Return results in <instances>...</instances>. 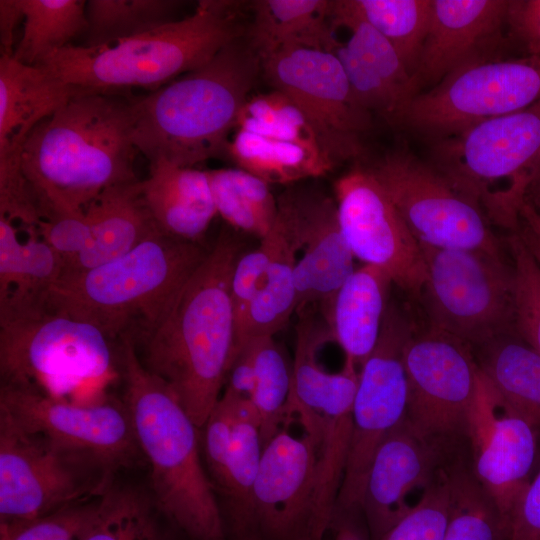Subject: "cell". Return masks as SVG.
I'll return each instance as SVG.
<instances>
[{"mask_svg":"<svg viewBox=\"0 0 540 540\" xmlns=\"http://www.w3.org/2000/svg\"><path fill=\"white\" fill-rule=\"evenodd\" d=\"M0 416L116 473L146 463L123 400L77 403L0 385Z\"/></svg>","mask_w":540,"mask_h":540,"instance_id":"obj_17","label":"cell"},{"mask_svg":"<svg viewBox=\"0 0 540 540\" xmlns=\"http://www.w3.org/2000/svg\"><path fill=\"white\" fill-rule=\"evenodd\" d=\"M334 0H257L247 42L261 61L287 47L334 52L336 38Z\"/></svg>","mask_w":540,"mask_h":540,"instance_id":"obj_29","label":"cell"},{"mask_svg":"<svg viewBox=\"0 0 540 540\" xmlns=\"http://www.w3.org/2000/svg\"><path fill=\"white\" fill-rule=\"evenodd\" d=\"M538 431L511 410L480 372L471 422V465L509 530L513 508L531 480Z\"/></svg>","mask_w":540,"mask_h":540,"instance_id":"obj_21","label":"cell"},{"mask_svg":"<svg viewBox=\"0 0 540 540\" xmlns=\"http://www.w3.org/2000/svg\"><path fill=\"white\" fill-rule=\"evenodd\" d=\"M275 225L279 231L278 248L267 277L236 335L234 360L249 341L260 337H274L297 311L296 250L277 217Z\"/></svg>","mask_w":540,"mask_h":540,"instance_id":"obj_36","label":"cell"},{"mask_svg":"<svg viewBox=\"0 0 540 540\" xmlns=\"http://www.w3.org/2000/svg\"><path fill=\"white\" fill-rule=\"evenodd\" d=\"M334 15V13H333ZM337 28L350 31L334 54L339 59L358 103L390 126L417 95L413 78L391 44L367 23L334 15Z\"/></svg>","mask_w":540,"mask_h":540,"instance_id":"obj_24","label":"cell"},{"mask_svg":"<svg viewBox=\"0 0 540 540\" xmlns=\"http://www.w3.org/2000/svg\"><path fill=\"white\" fill-rule=\"evenodd\" d=\"M506 33L518 56L540 58V0H509Z\"/></svg>","mask_w":540,"mask_h":540,"instance_id":"obj_47","label":"cell"},{"mask_svg":"<svg viewBox=\"0 0 540 540\" xmlns=\"http://www.w3.org/2000/svg\"><path fill=\"white\" fill-rule=\"evenodd\" d=\"M244 346L252 356L255 388L250 401L265 445L294 419L290 410L292 365L272 336L251 340Z\"/></svg>","mask_w":540,"mask_h":540,"instance_id":"obj_39","label":"cell"},{"mask_svg":"<svg viewBox=\"0 0 540 540\" xmlns=\"http://www.w3.org/2000/svg\"><path fill=\"white\" fill-rule=\"evenodd\" d=\"M279 244V231H271L260 240L257 248L242 253L233 268L230 280V297L235 319V338L248 309L263 285Z\"/></svg>","mask_w":540,"mask_h":540,"instance_id":"obj_45","label":"cell"},{"mask_svg":"<svg viewBox=\"0 0 540 540\" xmlns=\"http://www.w3.org/2000/svg\"><path fill=\"white\" fill-rule=\"evenodd\" d=\"M232 540H260V539L254 536H241V537L234 538Z\"/></svg>","mask_w":540,"mask_h":540,"instance_id":"obj_54","label":"cell"},{"mask_svg":"<svg viewBox=\"0 0 540 540\" xmlns=\"http://www.w3.org/2000/svg\"><path fill=\"white\" fill-rule=\"evenodd\" d=\"M241 248L222 231L158 325L134 341L142 365L164 382L198 428L220 399L235 357L230 280Z\"/></svg>","mask_w":540,"mask_h":540,"instance_id":"obj_2","label":"cell"},{"mask_svg":"<svg viewBox=\"0 0 540 540\" xmlns=\"http://www.w3.org/2000/svg\"><path fill=\"white\" fill-rule=\"evenodd\" d=\"M226 155L238 166L266 183L292 184L327 174L333 163L321 152L241 129L229 139Z\"/></svg>","mask_w":540,"mask_h":540,"instance_id":"obj_34","label":"cell"},{"mask_svg":"<svg viewBox=\"0 0 540 540\" xmlns=\"http://www.w3.org/2000/svg\"><path fill=\"white\" fill-rule=\"evenodd\" d=\"M413 328L410 317L397 304L390 303L377 345L360 366L349 454L334 515L361 514L365 481L374 454L406 416L408 385L403 349Z\"/></svg>","mask_w":540,"mask_h":540,"instance_id":"obj_15","label":"cell"},{"mask_svg":"<svg viewBox=\"0 0 540 540\" xmlns=\"http://www.w3.org/2000/svg\"><path fill=\"white\" fill-rule=\"evenodd\" d=\"M116 475L0 416V525L29 522L96 498Z\"/></svg>","mask_w":540,"mask_h":540,"instance_id":"obj_11","label":"cell"},{"mask_svg":"<svg viewBox=\"0 0 540 540\" xmlns=\"http://www.w3.org/2000/svg\"><path fill=\"white\" fill-rule=\"evenodd\" d=\"M425 281L418 300L427 326L446 332L472 349L515 330V273L508 250L421 245ZM507 248V247H506Z\"/></svg>","mask_w":540,"mask_h":540,"instance_id":"obj_10","label":"cell"},{"mask_svg":"<svg viewBox=\"0 0 540 540\" xmlns=\"http://www.w3.org/2000/svg\"><path fill=\"white\" fill-rule=\"evenodd\" d=\"M277 218L296 250L297 312L312 304L324 308L354 272V256L342 233L335 198L299 186L277 197Z\"/></svg>","mask_w":540,"mask_h":540,"instance_id":"obj_20","label":"cell"},{"mask_svg":"<svg viewBox=\"0 0 540 540\" xmlns=\"http://www.w3.org/2000/svg\"><path fill=\"white\" fill-rule=\"evenodd\" d=\"M208 253L199 242L159 231L121 257L61 276L46 298L113 342L125 335L137 341L158 325Z\"/></svg>","mask_w":540,"mask_h":540,"instance_id":"obj_6","label":"cell"},{"mask_svg":"<svg viewBox=\"0 0 540 540\" xmlns=\"http://www.w3.org/2000/svg\"><path fill=\"white\" fill-rule=\"evenodd\" d=\"M36 231L62 258L63 264L78 255L90 238V227L84 212L44 220Z\"/></svg>","mask_w":540,"mask_h":540,"instance_id":"obj_48","label":"cell"},{"mask_svg":"<svg viewBox=\"0 0 540 540\" xmlns=\"http://www.w3.org/2000/svg\"><path fill=\"white\" fill-rule=\"evenodd\" d=\"M140 189L154 222L171 237L199 242L217 215L206 170L157 159Z\"/></svg>","mask_w":540,"mask_h":540,"instance_id":"obj_27","label":"cell"},{"mask_svg":"<svg viewBox=\"0 0 540 540\" xmlns=\"http://www.w3.org/2000/svg\"><path fill=\"white\" fill-rule=\"evenodd\" d=\"M217 214L260 240L271 231L278 201L268 183L240 168L206 170Z\"/></svg>","mask_w":540,"mask_h":540,"instance_id":"obj_37","label":"cell"},{"mask_svg":"<svg viewBox=\"0 0 540 540\" xmlns=\"http://www.w3.org/2000/svg\"><path fill=\"white\" fill-rule=\"evenodd\" d=\"M452 516L444 540H508V526L473 473L471 457L449 463Z\"/></svg>","mask_w":540,"mask_h":540,"instance_id":"obj_40","label":"cell"},{"mask_svg":"<svg viewBox=\"0 0 540 540\" xmlns=\"http://www.w3.org/2000/svg\"><path fill=\"white\" fill-rule=\"evenodd\" d=\"M314 494L312 446L305 435L284 428L264 445L246 524L230 540H325L317 527Z\"/></svg>","mask_w":540,"mask_h":540,"instance_id":"obj_19","label":"cell"},{"mask_svg":"<svg viewBox=\"0 0 540 540\" xmlns=\"http://www.w3.org/2000/svg\"><path fill=\"white\" fill-rule=\"evenodd\" d=\"M525 201L540 216V171L528 186L525 194Z\"/></svg>","mask_w":540,"mask_h":540,"instance_id":"obj_53","label":"cell"},{"mask_svg":"<svg viewBox=\"0 0 540 540\" xmlns=\"http://www.w3.org/2000/svg\"><path fill=\"white\" fill-rule=\"evenodd\" d=\"M230 395L234 405L232 439L224 475L217 488L228 540L244 528L264 444L256 411L249 399Z\"/></svg>","mask_w":540,"mask_h":540,"instance_id":"obj_32","label":"cell"},{"mask_svg":"<svg viewBox=\"0 0 540 540\" xmlns=\"http://www.w3.org/2000/svg\"><path fill=\"white\" fill-rule=\"evenodd\" d=\"M243 7L240 1L201 0L192 14L152 31L97 47L72 44L35 66L84 89L153 92L242 38Z\"/></svg>","mask_w":540,"mask_h":540,"instance_id":"obj_5","label":"cell"},{"mask_svg":"<svg viewBox=\"0 0 540 540\" xmlns=\"http://www.w3.org/2000/svg\"><path fill=\"white\" fill-rule=\"evenodd\" d=\"M328 341L323 326L304 318L297 327L292 364L290 410L298 419L315 457L314 505L318 530L330 531L342 484L352 433V409L358 387L357 366L345 360L342 370L329 372L317 360Z\"/></svg>","mask_w":540,"mask_h":540,"instance_id":"obj_9","label":"cell"},{"mask_svg":"<svg viewBox=\"0 0 540 540\" xmlns=\"http://www.w3.org/2000/svg\"><path fill=\"white\" fill-rule=\"evenodd\" d=\"M509 0H431V14L413 74L417 94L475 62L504 57L509 45L506 15Z\"/></svg>","mask_w":540,"mask_h":540,"instance_id":"obj_23","label":"cell"},{"mask_svg":"<svg viewBox=\"0 0 540 540\" xmlns=\"http://www.w3.org/2000/svg\"><path fill=\"white\" fill-rule=\"evenodd\" d=\"M96 498L69 505L29 522L0 525V540H78Z\"/></svg>","mask_w":540,"mask_h":540,"instance_id":"obj_46","label":"cell"},{"mask_svg":"<svg viewBox=\"0 0 540 540\" xmlns=\"http://www.w3.org/2000/svg\"><path fill=\"white\" fill-rule=\"evenodd\" d=\"M429 163L494 227L513 232L527 188L540 171V100L433 141Z\"/></svg>","mask_w":540,"mask_h":540,"instance_id":"obj_8","label":"cell"},{"mask_svg":"<svg viewBox=\"0 0 540 540\" xmlns=\"http://www.w3.org/2000/svg\"><path fill=\"white\" fill-rule=\"evenodd\" d=\"M472 350L479 371L500 399L540 430V354L516 331Z\"/></svg>","mask_w":540,"mask_h":540,"instance_id":"obj_30","label":"cell"},{"mask_svg":"<svg viewBox=\"0 0 540 540\" xmlns=\"http://www.w3.org/2000/svg\"><path fill=\"white\" fill-rule=\"evenodd\" d=\"M262 74L301 109L334 166L364 155L373 116L358 103L334 52L283 48L262 60Z\"/></svg>","mask_w":540,"mask_h":540,"instance_id":"obj_16","label":"cell"},{"mask_svg":"<svg viewBox=\"0 0 540 540\" xmlns=\"http://www.w3.org/2000/svg\"><path fill=\"white\" fill-rule=\"evenodd\" d=\"M236 129L322 153L314 130L301 109L278 90L250 95L239 113Z\"/></svg>","mask_w":540,"mask_h":540,"instance_id":"obj_42","label":"cell"},{"mask_svg":"<svg viewBox=\"0 0 540 540\" xmlns=\"http://www.w3.org/2000/svg\"><path fill=\"white\" fill-rule=\"evenodd\" d=\"M261 73L260 57L240 38L200 68L140 96L137 150L149 162L182 167L226 155L229 134Z\"/></svg>","mask_w":540,"mask_h":540,"instance_id":"obj_4","label":"cell"},{"mask_svg":"<svg viewBox=\"0 0 540 540\" xmlns=\"http://www.w3.org/2000/svg\"><path fill=\"white\" fill-rule=\"evenodd\" d=\"M24 21L20 0H0V47L1 55L13 57L15 30Z\"/></svg>","mask_w":540,"mask_h":540,"instance_id":"obj_50","label":"cell"},{"mask_svg":"<svg viewBox=\"0 0 540 540\" xmlns=\"http://www.w3.org/2000/svg\"><path fill=\"white\" fill-rule=\"evenodd\" d=\"M185 539L158 508L149 489L115 480L95 499L78 540Z\"/></svg>","mask_w":540,"mask_h":540,"instance_id":"obj_31","label":"cell"},{"mask_svg":"<svg viewBox=\"0 0 540 540\" xmlns=\"http://www.w3.org/2000/svg\"><path fill=\"white\" fill-rule=\"evenodd\" d=\"M80 90L45 69L1 55L0 174L22 170V151L31 132Z\"/></svg>","mask_w":540,"mask_h":540,"instance_id":"obj_25","label":"cell"},{"mask_svg":"<svg viewBox=\"0 0 540 540\" xmlns=\"http://www.w3.org/2000/svg\"><path fill=\"white\" fill-rule=\"evenodd\" d=\"M333 13L374 28L395 49L413 77L429 26L431 0H334Z\"/></svg>","mask_w":540,"mask_h":540,"instance_id":"obj_35","label":"cell"},{"mask_svg":"<svg viewBox=\"0 0 540 540\" xmlns=\"http://www.w3.org/2000/svg\"><path fill=\"white\" fill-rule=\"evenodd\" d=\"M96 326L36 299L0 301V385L73 401L119 373L116 347Z\"/></svg>","mask_w":540,"mask_h":540,"instance_id":"obj_7","label":"cell"},{"mask_svg":"<svg viewBox=\"0 0 540 540\" xmlns=\"http://www.w3.org/2000/svg\"><path fill=\"white\" fill-rule=\"evenodd\" d=\"M139 99L81 88L31 132L21 164L44 220L83 213L107 188L139 180L133 141Z\"/></svg>","mask_w":540,"mask_h":540,"instance_id":"obj_1","label":"cell"},{"mask_svg":"<svg viewBox=\"0 0 540 540\" xmlns=\"http://www.w3.org/2000/svg\"><path fill=\"white\" fill-rule=\"evenodd\" d=\"M176 0H90L84 46L97 47L131 38L176 21Z\"/></svg>","mask_w":540,"mask_h":540,"instance_id":"obj_41","label":"cell"},{"mask_svg":"<svg viewBox=\"0 0 540 540\" xmlns=\"http://www.w3.org/2000/svg\"><path fill=\"white\" fill-rule=\"evenodd\" d=\"M123 402L149 467V491L185 540H228L207 473L200 428L169 388L140 362L131 336L116 341Z\"/></svg>","mask_w":540,"mask_h":540,"instance_id":"obj_3","label":"cell"},{"mask_svg":"<svg viewBox=\"0 0 540 540\" xmlns=\"http://www.w3.org/2000/svg\"><path fill=\"white\" fill-rule=\"evenodd\" d=\"M90 238L63 264L61 276L84 272L126 254L161 231L149 213L140 180L104 190L85 209Z\"/></svg>","mask_w":540,"mask_h":540,"instance_id":"obj_26","label":"cell"},{"mask_svg":"<svg viewBox=\"0 0 540 540\" xmlns=\"http://www.w3.org/2000/svg\"><path fill=\"white\" fill-rule=\"evenodd\" d=\"M342 233L354 258L385 272L393 284L418 299L426 269L421 244L364 166L334 184Z\"/></svg>","mask_w":540,"mask_h":540,"instance_id":"obj_18","label":"cell"},{"mask_svg":"<svg viewBox=\"0 0 540 540\" xmlns=\"http://www.w3.org/2000/svg\"><path fill=\"white\" fill-rule=\"evenodd\" d=\"M452 457L423 488L417 504L411 506L380 540H444L453 508L449 472Z\"/></svg>","mask_w":540,"mask_h":540,"instance_id":"obj_43","label":"cell"},{"mask_svg":"<svg viewBox=\"0 0 540 540\" xmlns=\"http://www.w3.org/2000/svg\"><path fill=\"white\" fill-rule=\"evenodd\" d=\"M539 100V57L487 59L469 64L417 94L395 127L436 141Z\"/></svg>","mask_w":540,"mask_h":540,"instance_id":"obj_12","label":"cell"},{"mask_svg":"<svg viewBox=\"0 0 540 540\" xmlns=\"http://www.w3.org/2000/svg\"><path fill=\"white\" fill-rule=\"evenodd\" d=\"M508 540H540V467L513 508Z\"/></svg>","mask_w":540,"mask_h":540,"instance_id":"obj_49","label":"cell"},{"mask_svg":"<svg viewBox=\"0 0 540 540\" xmlns=\"http://www.w3.org/2000/svg\"><path fill=\"white\" fill-rule=\"evenodd\" d=\"M23 34L13 58L29 66L66 46L88 30L83 0H20Z\"/></svg>","mask_w":540,"mask_h":540,"instance_id":"obj_38","label":"cell"},{"mask_svg":"<svg viewBox=\"0 0 540 540\" xmlns=\"http://www.w3.org/2000/svg\"><path fill=\"white\" fill-rule=\"evenodd\" d=\"M366 169L421 245L507 252L483 211L436 168L406 149L386 152Z\"/></svg>","mask_w":540,"mask_h":540,"instance_id":"obj_13","label":"cell"},{"mask_svg":"<svg viewBox=\"0 0 540 540\" xmlns=\"http://www.w3.org/2000/svg\"><path fill=\"white\" fill-rule=\"evenodd\" d=\"M468 444L422 437L405 416L380 443L367 473L360 512L371 540H380L410 510L406 497L413 489H423Z\"/></svg>","mask_w":540,"mask_h":540,"instance_id":"obj_22","label":"cell"},{"mask_svg":"<svg viewBox=\"0 0 540 540\" xmlns=\"http://www.w3.org/2000/svg\"><path fill=\"white\" fill-rule=\"evenodd\" d=\"M504 239L515 273V330L540 354V266L516 232Z\"/></svg>","mask_w":540,"mask_h":540,"instance_id":"obj_44","label":"cell"},{"mask_svg":"<svg viewBox=\"0 0 540 540\" xmlns=\"http://www.w3.org/2000/svg\"><path fill=\"white\" fill-rule=\"evenodd\" d=\"M406 418L422 437L469 442L480 371L470 345L441 330L414 326L403 349Z\"/></svg>","mask_w":540,"mask_h":540,"instance_id":"obj_14","label":"cell"},{"mask_svg":"<svg viewBox=\"0 0 540 540\" xmlns=\"http://www.w3.org/2000/svg\"><path fill=\"white\" fill-rule=\"evenodd\" d=\"M392 285L385 272L363 264L323 308L331 341L344 351L345 360L356 366L360 367L377 345Z\"/></svg>","mask_w":540,"mask_h":540,"instance_id":"obj_28","label":"cell"},{"mask_svg":"<svg viewBox=\"0 0 540 540\" xmlns=\"http://www.w3.org/2000/svg\"><path fill=\"white\" fill-rule=\"evenodd\" d=\"M21 241L13 222L0 216V300L40 298L60 279L62 258L37 233Z\"/></svg>","mask_w":540,"mask_h":540,"instance_id":"obj_33","label":"cell"},{"mask_svg":"<svg viewBox=\"0 0 540 540\" xmlns=\"http://www.w3.org/2000/svg\"><path fill=\"white\" fill-rule=\"evenodd\" d=\"M330 531L332 540H371L361 514H336Z\"/></svg>","mask_w":540,"mask_h":540,"instance_id":"obj_52","label":"cell"},{"mask_svg":"<svg viewBox=\"0 0 540 540\" xmlns=\"http://www.w3.org/2000/svg\"><path fill=\"white\" fill-rule=\"evenodd\" d=\"M514 232L540 266V216L526 201L520 207L518 225Z\"/></svg>","mask_w":540,"mask_h":540,"instance_id":"obj_51","label":"cell"}]
</instances>
